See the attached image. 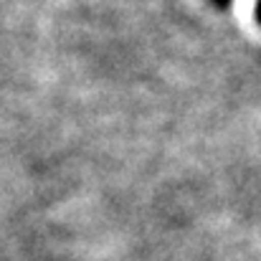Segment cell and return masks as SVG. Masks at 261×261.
Returning <instances> with one entry per match:
<instances>
[{
	"instance_id": "1",
	"label": "cell",
	"mask_w": 261,
	"mask_h": 261,
	"mask_svg": "<svg viewBox=\"0 0 261 261\" xmlns=\"http://www.w3.org/2000/svg\"><path fill=\"white\" fill-rule=\"evenodd\" d=\"M213 5H218V8H228L231 5V0H211ZM254 18H256V23L261 25V0H256V8H254Z\"/></svg>"
}]
</instances>
